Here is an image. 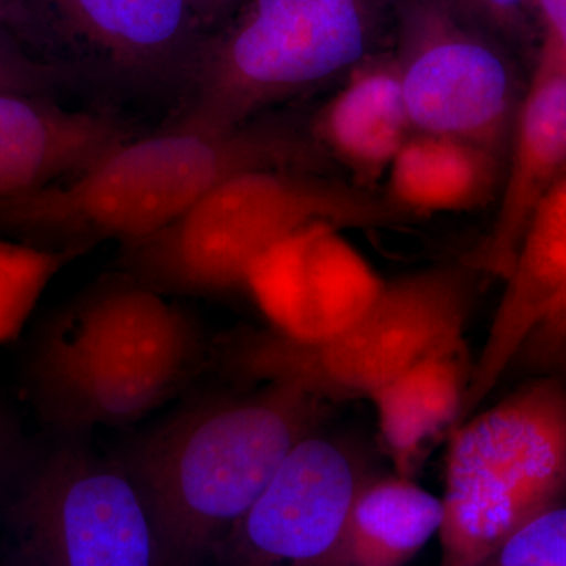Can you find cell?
<instances>
[{"instance_id":"obj_13","label":"cell","mask_w":566,"mask_h":566,"mask_svg":"<svg viewBox=\"0 0 566 566\" xmlns=\"http://www.w3.org/2000/svg\"><path fill=\"white\" fill-rule=\"evenodd\" d=\"M566 174V52L546 39L515 120L512 161L493 229L465 263L505 279L528 223Z\"/></svg>"},{"instance_id":"obj_7","label":"cell","mask_w":566,"mask_h":566,"mask_svg":"<svg viewBox=\"0 0 566 566\" xmlns=\"http://www.w3.org/2000/svg\"><path fill=\"white\" fill-rule=\"evenodd\" d=\"M566 501V385L543 378L457 427L447 455L438 566H479Z\"/></svg>"},{"instance_id":"obj_10","label":"cell","mask_w":566,"mask_h":566,"mask_svg":"<svg viewBox=\"0 0 566 566\" xmlns=\"http://www.w3.org/2000/svg\"><path fill=\"white\" fill-rule=\"evenodd\" d=\"M360 483L348 450L307 436L212 557L219 566H333Z\"/></svg>"},{"instance_id":"obj_18","label":"cell","mask_w":566,"mask_h":566,"mask_svg":"<svg viewBox=\"0 0 566 566\" xmlns=\"http://www.w3.org/2000/svg\"><path fill=\"white\" fill-rule=\"evenodd\" d=\"M442 499L408 476L360 483L333 566H403L442 526Z\"/></svg>"},{"instance_id":"obj_19","label":"cell","mask_w":566,"mask_h":566,"mask_svg":"<svg viewBox=\"0 0 566 566\" xmlns=\"http://www.w3.org/2000/svg\"><path fill=\"white\" fill-rule=\"evenodd\" d=\"M389 172L387 196L412 216L468 211L490 199L499 153L455 137L412 134Z\"/></svg>"},{"instance_id":"obj_2","label":"cell","mask_w":566,"mask_h":566,"mask_svg":"<svg viewBox=\"0 0 566 566\" xmlns=\"http://www.w3.org/2000/svg\"><path fill=\"white\" fill-rule=\"evenodd\" d=\"M315 161L307 140L274 123L251 122L226 133L170 128L123 142L69 180L2 200L0 227L44 249L134 243L166 229L233 175L314 170Z\"/></svg>"},{"instance_id":"obj_1","label":"cell","mask_w":566,"mask_h":566,"mask_svg":"<svg viewBox=\"0 0 566 566\" xmlns=\"http://www.w3.org/2000/svg\"><path fill=\"white\" fill-rule=\"evenodd\" d=\"M323 412L296 387L264 385L249 397L192 401L118 447L109 457L139 491L158 566L214 556Z\"/></svg>"},{"instance_id":"obj_16","label":"cell","mask_w":566,"mask_h":566,"mask_svg":"<svg viewBox=\"0 0 566 566\" xmlns=\"http://www.w3.org/2000/svg\"><path fill=\"white\" fill-rule=\"evenodd\" d=\"M412 132L395 59L363 63L353 70L315 125L316 139L346 164L363 186L390 169Z\"/></svg>"},{"instance_id":"obj_21","label":"cell","mask_w":566,"mask_h":566,"mask_svg":"<svg viewBox=\"0 0 566 566\" xmlns=\"http://www.w3.org/2000/svg\"><path fill=\"white\" fill-rule=\"evenodd\" d=\"M479 566H566V501L528 520Z\"/></svg>"},{"instance_id":"obj_5","label":"cell","mask_w":566,"mask_h":566,"mask_svg":"<svg viewBox=\"0 0 566 566\" xmlns=\"http://www.w3.org/2000/svg\"><path fill=\"white\" fill-rule=\"evenodd\" d=\"M480 274L446 264L385 283L359 322L319 344L270 327L234 331L212 345V364L227 378L293 386L323 403L370 398L428 354L464 340Z\"/></svg>"},{"instance_id":"obj_25","label":"cell","mask_w":566,"mask_h":566,"mask_svg":"<svg viewBox=\"0 0 566 566\" xmlns=\"http://www.w3.org/2000/svg\"><path fill=\"white\" fill-rule=\"evenodd\" d=\"M0 29L20 43L40 48L35 22L25 0H0Z\"/></svg>"},{"instance_id":"obj_24","label":"cell","mask_w":566,"mask_h":566,"mask_svg":"<svg viewBox=\"0 0 566 566\" xmlns=\"http://www.w3.org/2000/svg\"><path fill=\"white\" fill-rule=\"evenodd\" d=\"M463 20L476 29L505 31L520 20L528 0H444Z\"/></svg>"},{"instance_id":"obj_9","label":"cell","mask_w":566,"mask_h":566,"mask_svg":"<svg viewBox=\"0 0 566 566\" xmlns=\"http://www.w3.org/2000/svg\"><path fill=\"white\" fill-rule=\"evenodd\" d=\"M395 59L412 126L499 153L515 107L501 52L444 0H408Z\"/></svg>"},{"instance_id":"obj_3","label":"cell","mask_w":566,"mask_h":566,"mask_svg":"<svg viewBox=\"0 0 566 566\" xmlns=\"http://www.w3.org/2000/svg\"><path fill=\"white\" fill-rule=\"evenodd\" d=\"M169 297L118 273L46 324L29 357L28 386L51 427L65 438L123 427L191 385L211 349Z\"/></svg>"},{"instance_id":"obj_6","label":"cell","mask_w":566,"mask_h":566,"mask_svg":"<svg viewBox=\"0 0 566 566\" xmlns=\"http://www.w3.org/2000/svg\"><path fill=\"white\" fill-rule=\"evenodd\" d=\"M385 0H245L208 36L174 128L226 133L363 65Z\"/></svg>"},{"instance_id":"obj_4","label":"cell","mask_w":566,"mask_h":566,"mask_svg":"<svg viewBox=\"0 0 566 566\" xmlns=\"http://www.w3.org/2000/svg\"><path fill=\"white\" fill-rule=\"evenodd\" d=\"M412 219L363 185L307 169L248 170L219 182L166 229L122 244L117 270L166 296H214L244 290L249 266L307 227L389 229Z\"/></svg>"},{"instance_id":"obj_11","label":"cell","mask_w":566,"mask_h":566,"mask_svg":"<svg viewBox=\"0 0 566 566\" xmlns=\"http://www.w3.org/2000/svg\"><path fill=\"white\" fill-rule=\"evenodd\" d=\"M40 48L62 43L136 85L189 87L208 31L189 0H25Z\"/></svg>"},{"instance_id":"obj_28","label":"cell","mask_w":566,"mask_h":566,"mask_svg":"<svg viewBox=\"0 0 566 566\" xmlns=\"http://www.w3.org/2000/svg\"><path fill=\"white\" fill-rule=\"evenodd\" d=\"M7 447H9V438H7V428L3 423V417L0 415V465L3 464L7 455Z\"/></svg>"},{"instance_id":"obj_26","label":"cell","mask_w":566,"mask_h":566,"mask_svg":"<svg viewBox=\"0 0 566 566\" xmlns=\"http://www.w3.org/2000/svg\"><path fill=\"white\" fill-rule=\"evenodd\" d=\"M546 25V39L566 52V0H536Z\"/></svg>"},{"instance_id":"obj_27","label":"cell","mask_w":566,"mask_h":566,"mask_svg":"<svg viewBox=\"0 0 566 566\" xmlns=\"http://www.w3.org/2000/svg\"><path fill=\"white\" fill-rule=\"evenodd\" d=\"M205 29H211L229 17L240 0H189Z\"/></svg>"},{"instance_id":"obj_15","label":"cell","mask_w":566,"mask_h":566,"mask_svg":"<svg viewBox=\"0 0 566 566\" xmlns=\"http://www.w3.org/2000/svg\"><path fill=\"white\" fill-rule=\"evenodd\" d=\"M126 140L120 123L104 115L0 93V202L69 180Z\"/></svg>"},{"instance_id":"obj_8","label":"cell","mask_w":566,"mask_h":566,"mask_svg":"<svg viewBox=\"0 0 566 566\" xmlns=\"http://www.w3.org/2000/svg\"><path fill=\"white\" fill-rule=\"evenodd\" d=\"M20 566H158L150 516L111 457L65 438L11 505Z\"/></svg>"},{"instance_id":"obj_17","label":"cell","mask_w":566,"mask_h":566,"mask_svg":"<svg viewBox=\"0 0 566 566\" xmlns=\"http://www.w3.org/2000/svg\"><path fill=\"white\" fill-rule=\"evenodd\" d=\"M472 365L464 340L428 354L371 395L397 474L411 479L431 444L460 423Z\"/></svg>"},{"instance_id":"obj_23","label":"cell","mask_w":566,"mask_h":566,"mask_svg":"<svg viewBox=\"0 0 566 566\" xmlns=\"http://www.w3.org/2000/svg\"><path fill=\"white\" fill-rule=\"evenodd\" d=\"M520 356L539 370L566 371V285L528 335L516 359Z\"/></svg>"},{"instance_id":"obj_22","label":"cell","mask_w":566,"mask_h":566,"mask_svg":"<svg viewBox=\"0 0 566 566\" xmlns=\"http://www.w3.org/2000/svg\"><path fill=\"white\" fill-rule=\"evenodd\" d=\"M61 71L32 57L20 41L0 29V93L44 95L54 87Z\"/></svg>"},{"instance_id":"obj_14","label":"cell","mask_w":566,"mask_h":566,"mask_svg":"<svg viewBox=\"0 0 566 566\" xmlns=\"http://www.w3.org/2000/svg\"><path fill=\"white\" fill-rule=\"evenodd\" d=\"M566 285V174L528 223L461 409V423L497 386L524 342Z\"/></svg>"},{"instance_id":"obj_12","label":"cell","mask_w":566,"mask_h":566,"mask_svg":"<svg viewBox=\"0 0 566 566\" xmlns=\"http://www.w3.org/2000/svg\"><path fill=\"white\" fill-rule=\"evenodd\" d=\"M385 283L342 230L319 223L263 252L249 266L244 290L270 329L319 344L359 322Z\"/></svg>"},{"instance_id":"obj_20","label":"cell","mask_w":566,"mask_h":566,"mask_svg":"<svg viewBox=\"0 0 566 566\" xmlns=\"http://www.w3.org/2000/svg\"><path fill=\"white\" fill-rule=\"evenodd\" d=\"M88 251L0 240V345L21 334L52 279Z\"/></svg>"}]
</instances>
